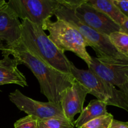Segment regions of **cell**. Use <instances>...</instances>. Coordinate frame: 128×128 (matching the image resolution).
Returning a JSON list of instances; mask_svg holds the SVG:
<instances>
[{
	"instance_id": "obj_1",
	"label": "cell",
	"mask_w": 128,
	"mask_h": 128,
	"mask_svg": "<svg viewBox=\"0 0 128 128\" xmlns=\"http://www.w3.org/2000/svg\"><path fill=\"white\" fill-rule=\"evenodd\" d=\"M2 54V56L12 55L19 65H25L32 71L40 84L41 92L50 102L60 104L63 92L75 81L72 74L55 70L29 52L21 41L15 44L6 46Z\"/></svg>"
},
{
	"instance_id": "obj_2",
	"label": "cell",
	"mask_w": 128,
	"mask_h": 128,
	"mask_svg": "<svg viewBox=\"0 0 128 128\" xmlns=\"http://www.w3.org/2000/svg\"><path fill=\"white\" fill-rule=\"evenodd\" d=\"M21 41L29 52L44 62L64 74H71V61L48 38L42 27L22 20Z\"/></svg>"
},
{
	"instance_id": "obj_3",
	"label": "cell",
	"mask_w": 128,
	"mask_h": 128,
	"mask_svg": "<svg viewBox=\"0 0 128 128\" xmlns=\"http://www.w3.org/2000/svg\"><path fill=\"white\" fill-rule=\"evenodd\" d=\"M84 1V0H58V4L54 15L57 20L67 21L77 29L88 46L95 51L97 58H128L116 50L109 36L95 31L78 18L75 14L74 8L80 6Z\"/></svg>"
},
{
	"instance_id": "obj_4",
	"label": "cell",
	"mask_w": 128,
	"mask_h": 128,
	"mask_svg": "<svg viewBox=\"0 0 128 128\" xmlns=\"http://www.w3.org/2000/svg\"><path fill=\"white\" fill-rule=\"evenodd\" d=\"M42 28L48 31V38L61 51L72 52L90 66L91 56L86 50L88 44L71 24L62 20L52 22L49 19L44 22Z\"/></svg>"
},
{
	"instance_id": "obj_5",
	"label": "cell",
	"mask_w": 128,
	"mask_h": 128,
	"mask_svg": "<svg viewBox=\"0 0 128 128\" xmlns=\"http://www.w3.org/2000/svg\"><path fill=\"white\" fill-rule=\"evenodd\" d=\"M71 73L75 80L84 86L89 94L107 106H113L128 112V102L122 91L98 76L90 70H80L72 62L70 64Z\"/></svg>"
},
{
	"instance_id": "obj_6",
	"label": "cell",
	"mask_w": 128,
	"mask_h": 128,
	"mask_svg": "<svg viewBox=\"0 0 128 128\" xmlns=\"http://www.w3.org/2000/svg\"><path fill=\"white\" fill-rule=\"evenodd\" d=\"M8 4L18 18L42 27L54 15L58 0H10Z\"/></svg>"
},
{
	"instance_id": "obj_7",
	"label": "cell",
	"mask_w": 128,
	"mask_h": 128,
	"mask_svg": "<svg viewBox=\"0 0 128 128\" xmlns=\"http://www.w3.org/2000/svg\"><path fill=\"white\" fill-rule=\"evenodd\" d=\"M10 100L21 111L33 116L39 120L49 119H66L60 104L52 102H40L24 95L16 90L9 94Z\"/></svg>"
},
{
	"instance_id": "obj_8",
	"label": "cell",
	"mask_w": 128,
	"mask_h": 128,
	"mask_svg": "<svg viewBox=\"0 0 128 128\" xmlns=\"http://www.w3.org/2000/svg\"><path fill=\"white\" fill-rule=\"evenodd\" d=\"M88 68L119 88L128 81V58L91 57Z\"/></svg>"
},
{
	"instance_id": "obj_9",
	"label": "cell",
	"mask_w": 128,
	"mask_h": 128,
	"mask_svg": "<svg viewBox=\"0 0 128 128\" xmlns=\"http://www.w3.org/2000/svg\"><path fill=\"white\" fill-rule=\"evenodd\" d=\"M74 12L78 18L102 34L109 36L113 32L120 31V25L91 6L87 0H84L81 4L75 7Z\"/></svg>"
},
{
	"instance_id": "obj_10",
	"label": "cell",
	"mask_w": 128,
	"mask_h": 128,
	"mask_svg": "<svg viewBox=\"0 0 128 128\" xmlns=\"http://www.w3.org/2000/svg\"><path fill=\"white\" fill-rule=\"evenodd\" d=\"M88 94L87 89L76 80L63 92L60 104L66 120L74 124V116L82 111Z\"/></svg>"
},
{
	"instance_id": "obj_11",
	"label": "cell",
	"mask_w": 128,
	"mask_h": 128,
	"mask_svg": "<svg viewBox=\"0 0 128 128\" xmlns=\"http://www.w3.org/2000/svg\"><path fill=\"white\" fill-rule=\"evenodd\" d=\"M22 25L16 12L7 2L0 7V40L6 46L15 44L21 41Z\"/></svg>"
},
{
	"instance_id": "obj_12",
	"label": "cell",
	"mask_w": 128,
	"mask_h": 128,
	"mask_svg": "<svg viewBox=\"0 0 128 128\" xmlns=\"http://www.w3.org/2000/svg\"><path fill=\"white\" fill-rule=\"evenodd\" d=\"M18 62L9 55H3L0 60V86L14 84L21 87L28 86L24 75L18 70Z\"/></svg>"
},
{
	"instance_id": "obj_13",
	"label": "cell",
	"mask_w": 128,
	"mask_h": 128,
	"mask_svg": "<svg viewBox=\"0 0 128 128\" xmlns=\"http://www.w3.org/2000/svg\"><path fill=\"white\" fill-rule=\"evenodd\" d=\"M107 112V104L106 103L97 99L92 100L86 108L82 109L80 116L74 122V126L80 128L91 120L106 114Z\"/></svg>"
},
{
	"instance_id": "obj_14",
	"label": "cell",
	"mask_w": 128,
	"mask_h": 128,
	"mask_svg": "<svg viewBox=\"0 0 128 128\" xmlns=\"http://www.w3.org/2000/svg\"><path fill=\"white\" fill-rule=\"evenodd\" d=\"M88 2L108 16L114 22L121 26L127 18L114 4L112 0H87Z\"/></svg>"
},
{
	"instance_id": "obj_15",
	"label": "cell",
	"mask_w": 128,
	"mask_h": 128,
	"mask_svg": "<svg viewBox=\"0 0 128 128\" xmlns=\"http://www.w3.org/2000/svg\"><path fill=\"white\" fill-rule=\"evenodd\" d=\"M109 38L116 50L128 58V34L118 31L111 34Z\"/></svg>"
},
{
	"instance_id": "obj_16",
	"label": "cell",
	"mask_w": 128,
	"mask_h": 128,
	"mask_svg": "<svg viewBox=\"0 0 128 128\" xmlns=\"http://www.w3.org/2000/svg\"><path fill=\"white\" fill-rule=\"evenodd\" d=\"M113 119V116L107 112L106 114L91 120L80 128H110Z\"/></svg>"
},
{
	"instance_id": "obj_17",
	"label": "cell",
	"mask_w": 128,
	"mask_h": 128,
	"mask_svg": "<svg viewBox=\"0 0 128 128\" xmlns=\"http://www.w3.org/2000/svg\"><path fill=\"white\" fill-rule=\"evenodd\" d=\"M38 128H74V124L66 119L39 120Z\"/></svg>"
},
{
	"instance_id": "obj_18",
	"label": "cell",
	"mask_w": 128,
	"mask_h": 128,
	"mask_svg": "<svg viewBox=\"0 0 128 128\" xmlns=\"http://www.w3.org/2000/svg\"><path fill=\"white\" fill-rule=\"evenodd\" d=\"M38 121L37 118L28 115L16 121L14 128H38Z\"/></svg>"
},
{
	"instance_id": "obj_19",
	"label": "cell",
	"mask_w": 128,
	"mask_h": 128,
	"mask_svg": "<svg viewBox=\"0 0 128 128\" xmlns=\"http://www.w3.org/2000/svg\"><path fill=\"white\" fill-rule=\"evenodd\" d=\"M114 4L128 19V0H112Z\"/></svg>"
},
{
	"instance_id": "obj_20",
	"label": "cell",
	"mask_w": 128,
	"mask_h": 128,
	"mask_svg": "<svg viewBox=\"0 0 128 128\" xmlns=\"http://www.w3.org/2000/svg\"><path fill=\"white\" fill-rule=\"evenodd\" d=\"M110 128H128V122H122L113 119Z\"/></svg>"
},
{
	"instance_id": "obj_21",
	"label": "cell",
	"mask_w": 128,
	"mask_h": 128,
	"mask_svg": "<svg viewBox=\"0 0 128 128\" xmlns=\"http://www.w3.org/2000/svg\"><path fill=\"white\" fill-rule=\"evenodd\" d=\"M120 90L123 92L128 102V81L120 88Z\"/></svg>"
},
{
	"instance_id": "obj_22",
	"label": "cell",
	"mask_w": 128,
	"mask_h": 128,
	"mask_svg": "<svg viewBox=\"0 0 128 128\" xmlns=\"http://www.w3.org/2000/svg\"><path fill=\"white\" fill-rule=\"evenodd\" d=\"M120 31L128 34V19L120 26Z\"/></svg>"
},
{
	"instance_id": "obj_23",
	"label": "cell",
	"mask_w": 128,
	"mask_h": 128,
	"mask_svg": "<svg viewBox=\"0 0 128 128\" xmlns=\"http://www.w3.org/2000/svg\"><path fill=\"white\" fill-rule=\"evenodd\" d=\"M6 49V45L3 44V42L0 40V51H3Z\"/></svg>"
},
{
	"instance_id": "obj_24",
	"label": "cell",
	"mask_w": 128,
	"mask_h": 128,
	"mask_svg": "<svg viewBox=\"0 0 128 128\" xmlns=\"http://www.w3.org/2000/svg\"><path fill=\"white\" fill-rule=\"evenodd\" d=\"M5 2H6V1H5L4 0H0V7H1V6H2Z\"/></svg>"
}]
</instances>
